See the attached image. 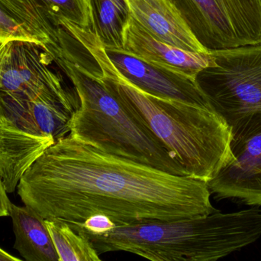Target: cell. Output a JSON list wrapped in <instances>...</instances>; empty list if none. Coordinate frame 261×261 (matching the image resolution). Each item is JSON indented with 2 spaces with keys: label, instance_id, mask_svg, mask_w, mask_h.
Masks as SVG:
<instances>
[{
  "label": "cell",
  "instance_id": "5bb4252c",
  "mask_svg": "<svg viewBox=\"0 0 261 261\" xmlns=\"http://www.w3.org/2000/svg\"><path fill=\"white\" fill-rule=\"evenodd\" d=\"M93 31L103 45L123 47V32L130 17L127 0H89Z\"/></svg>",
  "mask_w": 261,
  "mask_h": 261
},
{
  "label": "cell",
  "instance_id": "277c9868",
  "mask_svg": "<svg viewBox=\"0 0 261 261\" xmlns=\"http://www.w3.org/2000/svg\"><path fill=\"white\" fill-rule=\"evenodd\" d=\"M71 81L79 107L70 123V134L102 151L176 176L184 167L136 112L116 96L101 78L97 66L86 64L74 48L55 60Z\"/></svg>",
  "mask_w": 261,
  "mask_h": 261
},
{
  "label": "cell",
  "instance_id": "7a4b0ae2",
  "mask_svg": "<svg viewBox=\"0 0 261 261\" xmlns=\"http://www.w3.org/2000/svg\"><path fill=\"white\" fill-rule=\"evenodd\" d=\"M81 44L107 87L141 116L187 176L206 182L213 179L228 156L231 136L229 126L214 109L147 94L115 70L96 35L84 37Z\"/></svg>",
  "mask_w": 261,
  "mask_h": 261
},
{
  "label": "cell",
  "instance_id": "7c38bea8",
  "mask_svg": "<svg viewBox=\"0 0 261 261\" xmlns=\"http://www.w3.org/2000/svg\"><path fill=\"white\" fill-rule=\"evenodd\" d=\"M132 18L147 32L184 50L208 53L170 0H127Z\"/></svg>",
  "mask_w": 261,
  "mask_h": 261
},
{
  "label": "cell",
  "instance_id": "30bf717a",
  "mask_svg": "<svg viewBox=\"0 0 261 261\" xmlns=\"http://www.w3.org/2000/svg\"><path fill=\"white\" fill-rule=\"evenodd\" d=\"M104 49L115 70L144 93L163 99L212 107L196 80L144 61L123 48L104 45Z\"/></svg>",
  "mask_w": 261,
  "mask_h": 261
},
{
  "label": "cell",
  "instance_id": "ba28073f",
  "mask_svg": "<svg viewBox=\"0 0 261 261\" xmlns=\"http://www.w3.org/2000/svg\"><path fill=\"white\" fill-rule=\"evenodd\" d=\"M228 153L207 185L218 199L261 205V113L241 118L230 127Z\"/></svg>",
  "mask_w": 261,
  "mask_h": 261
},
{
  "label": "cell",
  "instance_id": "3957f363",
  "mask_svg": "<svg viewBox=\"0 0 261 261\" xmlns=\"http://www.w3.org/2000/svg\"><path fill=\"white\" fill-rule=\"evenodd\" d=\"M83 233L99 254L125 251L153 261L217 260L260 237L261 210L227 214L216 210L206 216L116 227L102 235Z\"/></svg>",
  "mask_w": 261,
  "mask_h": 261
},
{
  "label": "cell",
  "instance_id": "ffe728a7",
  "mask_svg": "<svg viewBox=\"0 0 261 261\" xmlns=\"http://www.w3.org/2000/svg\"><path fill=\"white\" fill-rule=\"evenodd\" d=\"M21 259L18 258V257H13V256L9 254V253L3 251L2 248H0V261H20Z\"/></svg>",
  "mask_w": 261,
  "mask_h": 261
},
{
  "label": "cell",
  "instance_id": "6da1fadb",
  "mask_svg": "<svg viewBox=\"0 0 261 261\" xmlns=\"http://www.w3.org/2000/svg\"><path fill=\"white\" fill-rule=\"evenodd\" d=\"M18 194L45 220L69 225L105 215L116 226L216 211L206 182L102 151L69 133L25 172Z\"/></svg>",
  "mask_w": 261,
  "mask_h": 261
},
{
  "label": "cell",
  "instance_id": "e0dca14e",
  "mask_svg": "<svg viewBox=\"0 0 261 261\" xmlns=\"http://www.w3.org/2000/svg\"><path fill=\"white\" fill-rule=\"evenodd\" d=\"M13 40L33 41L38 44L37 40L0 6V41L5 43Z\"/></svg>",
  "mask_w": 261,
  "mask_h": 261
},
{
  "label": "cell",
  "instance_id": "d6986e66",
  "mask_svg": "<svg viewBox=\"0 0 261 261\" xmlns=\"http://www.w3.org/2000/svg\"><path fill=\"white\" fill-rule=\"evenodd\" d=\"M12 202L8 198L3 182L0 179V218L9 216V207Z\"/></svg>",
  "mask_w": 261,
  "mask_h": 261
},
{
  "label": "cell",
  "instance_id": "44dd1931",
  "mask_svg": "<svg viewBox=\"0 0 261 261\" xmlns=\"http://www.w3.org/2000/svg\"><path fill=\"white\" fill-rule=\"evenodd\" d=\"M1 44H3V43H2L1 41H0V45H1Z\"/></svg>",
  "mask_w": 261,
  "mask_h": 261
},
{
  "label": "cell",
  "instance_id": "7402d4cb",
  "mask_svg": "<svg viewBox=\"0 0 261 261\" xmlns=\"http://www.w3.org/2000/svg\"><path fill=\"white\" fill-rule=\"evenodd\" d=\"M89 2H90V1H89Z\"/></svg>",
  "mask_w": 261,
  "mask_h": 261
},
{
  "label": "cell",
  "instance_id": "4fadbf2b",
  "mask_svg": "<svg viewBox=\"0 0 261 261\" xmlns=\"http://www.w3.org/2000/svg\"><path fill=\"white\" fill-rule=\"evenodd\" d=\"M14 248L27 261H59L45 220L29 207L11 203Z\"/></svg>",
  "mask_w": 261,
  "mask_h": 261
},
{
  "label": "cell",
  "instance_id": "52a82bcc",
  "mask_svg": "<svg viewBox=\"0 0 261 261\" xmlns=\"http://www.w3.org/2000/svg\"><path fill=\"white\" fill-rule=\"evenodd\" d=\"M56 142L42 131L32 100L0 91V179L15 192L25 172Z\"/></svg>",
  "mask_w": 261,
  "mask_h": 261
},
{
  "label": "cell",
  "instance_id": "5b68a950",
  "mask_svg": "<svg viewBox=\"0 0 261 261\" xmlns=\"http://www.w3.org/2000/svg\"><path fill=\"white\" fill-rule=\"evenodd\" d=\"M211 65L196 82L215 111L229 127L261 113V44L212 51Z\"/></svg>",
  "mask_w": 261,
  "mask_h": 261
},
{
  "label": "cell",
  "instance_id": "8fae6325",
  "mask_svg": "<svg viewBox=\"0 0 261 261\" xmlns=\"http://www.w3.org/2000/svg\"><path fill=\"white\" fill-rule=\"evenodd\" d=\"M123 48L132 55L152 64L170 69L191 79L211 65V52H190L153 37L130 15L123 32Z\"/></svg>",
  "mask_w": 261,
  "mask_h": 261
},
{
  "label": "cell",
  "instance_id": "9c48e42d",
  "mask_svg": "<svg viewBox=\"0 0 261 261\" xmlns=\"http://www.w3.org/2000/svg\"><path fill=\"white\" fill-rule=\"evenodd\" d=\"M50 57L33 41L13 40L0 45V91L29 100L79 107L76 93L49 67Z\"/></svg>",
  "mask_w": 261,
  "mask_h": 261
},
{
  "label": "cell",
  "instance_id": "2e32d148",
  "mask_svg": "<svg viewBox=\"0 0 261 261\" xmlns=\"http://www.w3.org/2000/svg\"><path fill=\"white\" fill-rule=\"evenodd\" d=\"M47 12L59 22L73 23L93 30V19L89 0H38Z\"/></svg>",
  "mask_w": 261,
  "mask_h": 261
},
{
  "label": "cell",
  "instance_id": "ac0fdd59",
  "mask_svg": "<svg viewBox=\"0 0 261 261\" xmlns=\"http://www.w3.org/2000/svg\"><path fill=\"white\" fill-rule=\"evenodd\" d=\"M69 225L74 230L93 235L107 234L117 227L116 223L105 215H94L87 218L82 223Z\"/></svg>",
  "mask_w": 261,
  "mask_h": 261
},
{
  "label": "cell",
  "instance_id": "9a60e30c",
  "mask_svg": "<svg viewBox=\"0 0 261 261\" xmlns=\"http://www.w3.org/2000/svg\"><path fill=\"white\" fill-rule=\"evenodd\" d=\"M45 223L59 261L102 260L100 254L84 233L76 231L63 221L45 220Z\"/></svg>",
  "mask_w": 261,
  "mask_h": 261
},
{
  "label": "cell",
  "instance_id": "8992f818",
  "mask_svg": "<svg viewBox=\"0 0 261 261\" xmlns=\"http://www.w3.org/2000/svg\"><path fill=\"white\" fill-rule=\"evenodd\" d=\"M208 51L261 44V0H170Z\"/></svg>",
  "mask_w": 261,
  "mask_h": 261
}]
</instances>
